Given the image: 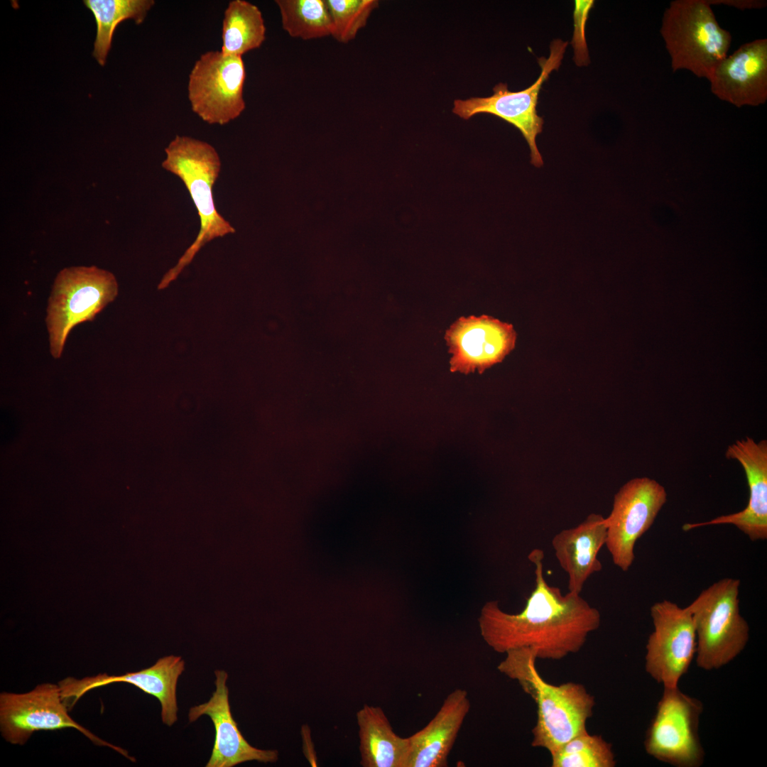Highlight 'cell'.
I'll list each match as a JSON object with an SVG mask.
<instances>
[{
  "label": "cell",
  "mask_w": 767,
  "mask_h": 767,
  "mask_svg": "<svg viewBox=\"0 0 767 767\" xmlns=\"http://www.w3.org/2000/svg\"><path fill=\"white\" fill-rule=\"evenodd\" d=\"M543 551L528 555L535 565V587L523 609L518 614L501 610L498 602L486 603L479 625L486 643L495 652L506 653L528 647L538 659L560 660L580 651L589 633L599 629L601 615L580 594L562 595L543 575Z\"/></svg>",
  "instance_id": "6da1fadb"
},
{
  "label": "cell",
  "mask_w": 767,
  "mask_h": 767,
  "mask_svg": "<svg viewBox=\"0 0 767 767\" xmlns=\"http://www.w3.org/2000/svg\"><path fill=\"white\" fill-rule=\"evenodd\" d=\"M537 659L531 648L510 650L497 670L517 681L534 700L537 721L532 729L531 746L545 749L551 754L587 731V722L593 714L595 701L582 684L569 682L555 685L546 682L537 670Z\"/></svg>",
  "instance_id": "7a4b0ae2"
},
{
  "label": "cell",
  "mask_w": 767,
  "mask_h": 767,
  "mask_svg": "<svg viewBox=\"0 0 767 767\" xmlns=\"http://www.w3.org/2000/svg\"><path fill=\"white\" fill-rule=\"evenodd\" d=\"M660 33L673 72L686 70L708 80L727 56L731 33L718 23L707 0H675L665 9Z\"/></svg>",
  "instance_id": "3957f363"
},
{
  "label": "cell",
  "mask_w": 767,
  "mask_h": 767,
  "mask_svg": "<svg viewBox=\"0 0 767 767\" xmlns=\"http://www.w3.org/2000/svg\"><path fill=\"white\" fill-rule=\"evenodd\" d=\"M162 167L184 183L197 210L200 230L192 245L175 268L176 275L207 242L235 232V229L217 210L214 186L221 170L220 157L210 143L187 136L177 135L165 148Z\"/></svg>",
  "instance_id": "277c9868"
},
{
  "label": "cell",
  "mask_w": 767,
  "mask_h": 767,
  "mask_svg": "<svg viewBox=\"0 0 767 767\" xmlns=\"http://www.w3.org/2000/svg\"><path fill=\"white\" fill-rule=\"evenodd\" d=\"M739 586L738 579H722L687 606L696 632V663L703 670L726 665L749 641V626L739 611Z\"/></svg>",
  "instance_id": "5b68a950"
},
{
  "label": "cell",
  "mask_w": 767,
  "mask_h": 767,
  "mask_svg": "<svg viewBox=\"0 0 767 767\" xmlns=\"http://www.w3.org/2000/svg\"><path fill=\"white\" fill-rule=\"evenodd\" d=\"M117 294L116 279L107 270L95 266L62 269L55 278L45 318L52 357L60 358L73 327L92 321Z\"/></svg>",
  "instance_id": "8992f818"
},
{
  "label": "cell",
  "mask_w": 767,
  "mask_h": 767,
  "mask_svg": "<svg viewBox=\"0 0 767 767\" xmlns=\"http://www.w3.org/2000/svg\"><path fill=\"white\" fill-rule=\"evenodd\" d=\"M702 702L678 687H663L655 714L646 732V753L677 767H699L705 751L699 736Z\"/></svg>",
  "instance_id": "52a82bcc"
},
{
  "label": "cell",
  "mask_w": 767,
  "mask_h": 767,
  "mask_svg": "<svg viewBox=\"0 0 767 767\" xmlns=\"http://www.w3.org/2000/svg\"><path fill=\"white\" fill-rule=\"evenodd\" d=\"M68 711L58 684H39L24 693L2 692L0 694L1 734L8 743L22 746L36 731L73 728L94 745L110 748L135 761L127 751L104 741L75 722Z\"/></svg>",
  "instance_id": "ba28073f"
},
{
  "label": "cell",
  "mask_w": 767,
  "mask_h": 767,
  "mask_svg": "<svg viewBox=\"0 0 767 767\" xmlns=\"http://www.w3.org/2000/svg\"><path fill=\"white\" fill-rule=\"evenodd\" d=\"M567 45V42L560 39L551 43L548 58L538 59L541 67L538 78L528 88L511 92L506 83L501 82L489 97L455 100L452 112L464 119L481 113L491 114L513 125L529 146L531 163L542 166L543 161L536 144L537 136L542 132L543 125V118L537 114L538 95L551 72L559 68Z\"/></svg>",
  "instance_id": "9c48e42d"
},
{
  "label": "cell",
  "mask_w": 767,
  "mask_h": 767,
  "mask_svg": "<svg viewBox=\"0 0 767 767\" xmlns=\"http://www.w3.org/2000/svg\"><path fill=\"white\" fill-rule=\"evenodd\" d=\"M246 70L241 56L208 51L195 61L187 84L190 107L204 121L224 125L245 109Z\"/></svg>",
  "instance_id": "30bf717a"
},
{
  "label": "cell",
  "mask_w": 767,
  "mask_h": 767,
  "mask_svg": "<svg viewBox=\"0 0 767 767\" xmlns=\"http://www.w3.org/2000/svg\"><path fill=\"white\" fill-rule=\"evenodd\" d=\"M667 496L662 484L645 477L629 480L614 495L612 510L605 518V545L622 571L632 565L636 541L652 526Z\"/></svg>",
  "instance_id": "8fae6325"
},
{
  "label": "cell",
  "mask_w": 767,
  "mask_h": 767,
  "mask_svg": "<svg viewBox=\"0 0 767 767\" xmlns=\"http://www.w3.org/2000/svg\"><path fill=\"white\" fill-rule=\"evenodd\" d=\"M650 613L653 631L646 646L645 670L663 687H678L697 651L692 614L668 600L654 603Z\"/></svg>",
  "instance_id": "7c38bea8"
},
{
  "label": "cell",
  "mask_w": 767,
  "mask_h": 767,
  "mask_svg": "<svg viewBox=\"0 0 767 767\" xmlns=\"http://www.w3.org/2000/svg\"><path fill=\"white\" fill-rule=\"evenodd\" d=\"M449 352L450 371L469 374L501 362L514 348L516 332L511 324L487 315L462 317L445 336Z\"/></svg>",
  "instance_id": "4fadbf2b"
},
{
  "label": "cell",
  "mask_w": 767,
  "mask_h": 767,
  "mask_svg": "<svg viewBox=\"0 0 767 767\" xmlns=\"http://www.w3.org/2000/svg\"><path fill=\"white\" fill-rule=\"evenodd\" d=\"M184 670L185 661L181 656L171 655L160 658L152 666L137 672L119 675L99 673L82 678L67 677L59 681L58 685L62 700L70 710L89 690L114 682L131 684L158 700L162 722L171 727L178 720L176 688Z\"/></svg>",
  "instance_id": "5bb4252c"
},
{
  "label": "cell",
  "mask_w": 767,
  "mask_h": 767,
  "mask_svg": "<svg viewBox=\"0 0 767 767\" xmlns=\"http://www.w3.org/2000/svg\"><path fill=\"white\" fill-rule=\"evenodd\" d=\"M729 459L742 467L749 489V501L741 511L723 515L701 523H685L687 531L698 527L731 524L752 541L767 538V441L756 442L746 437L729 445L725 452Z\"/></svg>",
  "instance_id": "9a60e30c"
},
{
  "label": "cell",
  "mask_w": 767,
  "mask_h": 767,
  "mask_svg": "<svg viewBox=\"0 0 767 767\" xmlns=\"http://www.w3.org/2000/svg\"><path fill=\"white\" fill-rule=\"evenodd\" d=\"M719 99L738 108L767 101V39L741 45L723 59L708 79Z\"/></svg>",
  "instance_id": "2e32d148"
},
{
  "label": "cell",
  "mask_w": 767,
  "mask_h": 767,
  "mask_svg": "<svg viewBox=\"0 0 767 767\" xmlns=\"http://www.w3.org/2000/svg\"><path fill=\"white\" fill-rule=\"evenodd\" d=\"M214 673L216 690L211 698L191 707L188 713L190 722L207 715L214 727V742L206 767H233L251 761L275 763L278 758V751L256 748L244 739L231 712L227 686L228 674L222 670Z\"/></svg>",
  "instance_id": "e0dca14e"
},
{
  "label": "cell",
  "mask_w": 767,
  "mask_h": 767,
  "mask_svg": "<svg viewBox=\"0 0 767 767\" xmlns=\"http://www.w3.org/2000/svg\"><path fill=\"white\" fill-rule=\"evenodd\" d=\"M470 707L465 690L451 692L429 723L408 737L406 767L447 766L448 756Z\"/></svg>",
  "instance_id": "ac0fdd59"
},
{
  "label": "cell",
  "mask_w": 767,
  "mask_h": 767,
  "mask_svg": "<svg viewBox=\"0 0 767 767\" xmlns=\"http://www.w3.org/2000/svg\"><path fill=\"white\" fill-rule=\"evenodd\" d=\"M606 538L605 518L591 513L576 527L565 529L552 540L555 557L568 576V590L580 594L588 578L602 569L597 555Z\"/></svg>",
  "instance_id": "d6986e66"
},
{
  "label": "cell",
  "mask_w": 767,
  "mask_h": 767,
  "mask_svg": "<svg viewBox=\"0 0 767 767\" xmlns=\"http://www.w3.org/2000/svg\"><path fill=\"white\" fill-rule=\"evenodd\" d=\"M361 764L364 767H406L408 737L397 735L379 707H364L357 712Z\"/></svg>",
  "instance_id": "ffe728a7"
},
{
  "label": "cell",
  "mask_w": 767,
  "mask_h": 767,
  "mask_svg": "<svg viewBox=\"0 0 767 767\" xmlns=\"http://www.w3.org/2000/svg\"><path fill=\"white\" fill-rule=\"evenodd\" d=\"M266 38V26L259 9L244 0L230 1L224 11L221 52L242 56L259 48Z\"/></svg>",
  "instance_id": "44dd1931"
},
{
  "label": "cell",
  "mask_w": 767,
  "mask_h": 767,
  "mask_svg": "<svg viewBox=\"0 0 767 767\" xmlns=\"http://www.w3.org/2000/svg\"><path fill=\"white\" fill-rule=\"evenodd\" d=\"M83 2L96 21L93 56L102 66L106 63L117 25L127 19H133L136 24L141 23L155 3L153 0H85Z\"/></svg>",
  "instance_id": "7402d4cb"
},
{
  "label": "cell",
  "mask_w": 767,
  "mask_h": 767,
  "mask_svg": "<svg viewBox=\"0 0 767 767\" xmlns=\"http://www.w3.org/2000/svg\"><path fill=\"white\" fill-rule=\"evenodd\" d=\"M283 28L293 38L311 40L332 36L326 0H277Z\"/></svg>",
  "instance_id": "603a6c76"
},
{
  "label": "cell",
  "mask_w": 767,
  "mask_h": 767,
  "mask_svg": "<svg viewBox=\"0 0 767 767\" xmlns=\"http://www.w3.org/2000/svg\"><path fill=\"white\" fill-rule=\"evenodd\" d=\"M553 767H614L611 744L602 736L583 732L550 754Z\"/></svg>",
  "instance_id": "cb8c5ba5"
},
{
  "label": "cell",
  "mask_w": 767,
  "mask_h": 767,
  "mask_svg": "<svg viewBox=\"0 0 767 767\" xmlns=\"http://www.w3.org/2000/svg\"><path fill=\"white\" fill-rule=\"evenodd\" d=\"M326 2L332 24L331 36L342 43H347L356 37L379 6L376 0H326Z\"/></svg>",
  "instance_id": "d4e9b609"
},
{
  "label": "cell",
  "mask_w": 767,
  "mask_h": 767,
  "mask_svg": "<svg viewBox=\"0 0 767 767\" xmlns=\"http://www.w3.org/2000/svg\"><path fill=\"white\" fill-rule=\"evenodd\" d=\"M594 4V0H576L573 13L574 33L571 44L575 51L574 60L577 65H587L589 55L585 38L586 23L589 13Z\"/></svg>",
  "instance_id": "484cf974"
},
{
  "label": "cell",
  "mask_w": 767,
  "mask_h": 767,
  "mask_svg": "<svg viewBox=\"0 0 767 767\" xmlns=\"http://www.w3.org/2000/svg\"><path fill=\"white\" fill-rule=\"evenodd\" d=\"M712 5H725L740 10L761 9L766 5V1L761 0H707Z\"/></svg>",
  "instance_id": "4316f807"
}]
</instances>
